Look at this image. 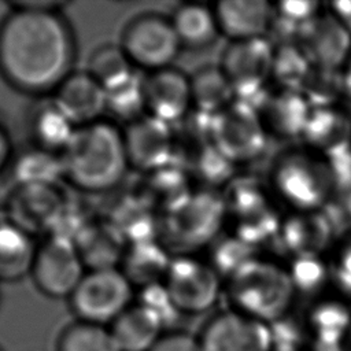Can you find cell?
Wrapping results in <instances>:
<instances>
[{
    "instance_id": "cell-21",
    "label": "cell",
    "mask_w": 351,
    "mask_h": 351,
    "mask_svg": "<svg viewBox=\"0 0 351 351\" xmlns=\"http://www.w3.org/2000/svg\"><path fill=\"white\" fill-rule=\"evenodd\" d=\"M170 21L182 48L204 49L221 34L214 8L206 4L182 3L174 10Z\"/></svg>"
},
{
    "instance_id": "cell-30",
    "label": "cell",
    "mask_w": 351,
    "mask_h": 351,
    "mask_svg": "<svg viewBox=\"0 0 351 351\" xmlns=\"http://www.w3.org/2000/svg\"><path fill=\"white\" fill-rule=\"evenodd\" d=\"M14 176L18 185H55L63 176L60 155L37 147L26 151L15 159Z\"/></svg>"
},
{
    "instance_id": "cell-17",
    "label": "cell",
    "mask_w": 351,
    "mask_h": 351,
    "mask_svg": "<svg viewBox=\"0 0 351 351\" xmlns=\"http://www.w3.org/2000/svg\"><path fill=\"white\" fill-rule=\"evenodd\" d=\"M213 8L219 33L230 41L265 37L276 18L274 4L266 0H222Z\"/></svg>"
},
{
    "instance_id": "cell-22",
    "label": "cell",
    "mask_w": 351,
    "mask_h": 351,
    "mask_svg": "<svg viewBox=\"0 0 351 351\" xmlns=\"http://www.w3.org/2000/svg\"><path fill=\"white\" fill-rule=\"evenodd\" d=\"M163 324L138 303L125 310L110 326L121 351H149L163 335Z\"/></svg>"
},
{
    "instance_id": "cell-20",
    "label": "cell",
    "mask_w": 351,
    "mask_h": 351,
    "mask_svg": "<svg viewBox=\"0 0 351 351\" xmlns=\"http://www.w3.org/2000/svg\"><path fill=\"white\" fill-rule=\"evenodd\" d=\"M18 195L12 199L8 219L26 230L38 232L58 221L62 211L60 196L55 185H18Z\"/></svg>"
},
{
    "instance_id": "cell-34",
    "label": "cell",
    "mask_w": 351,
    "mask_h": 351,
    "mask_svg": "<svg viewBox=\"0 0 351 351\" xmlns=\"http://www.w3.org/2000/svg\"><path fill=\"white\" fill-rule=\"evenodd\" d=\"M300 92L313 108L337 106L339 97L343 96L341 70L313 66Z\"/></svg>"
},
{
    "instance_id": "cell-15",
    "label": "cell",
    "mask_w": 351,
    "mask_h": 351,
    "mask_svg": "<svg viewBox=\"0 0 351 351\" xmlns=\"http://www.w3.org/2000/svg\"><path fill=\"white\" fill-rule=\"evenodd\" d=\"M335 226L326 213L291 211L281 219L274 241H277L289 258L306 255H322L333 240Z\"/></svg>"
},
{
    "instance_id": "cell-8",
    "label": "cell",
    "mask_w": 351,
    "mask_h": 351,
    "mask_svg": "<svg viewBox=\"0 0 351 351\" xmlns=\"http://www.w3.org/2000/svg\"><path fill=\"white\" fill-rule=\"evenodd\" d=\"M121 47L136 69L148 73L173 67L182 49L170 18L159 14L132 19L122 33Z\"/></svg>"
},
{
    "instance_id": "cell-32",
    "label": "cell",
    "mask_w": 351,
    "mask_h": 351,
    "mask_svg": "<svg viewBox=\"0 0 351 351\" xmlns=\"http://www.w3.org/2000/svg\"><path fill=\"white\" fill-rule=\"evenodd\" d=\"M58 351H121L111 329L106 325L77 321L63 329Z\"/></svg>"
},
{
    "instance_id": "cell-33",
    "label": "cell",
    "mask_w": 351,
    "mask_h": 351,
    "mask_svg": "<svg viewBox=\"0 0 351 351\" xmlns=\"http://www.w3.org/2000/svg\"><path fill=\"white\" fill-rule=\"evenodd\" d=\"M287 270L296 293H317L330 282L329 263L322 255L291 258Z\"/></svg>"
},
{
    "instance_id": "cell-19",
    "label": "cell",
    "mask_w": 351,
    "mask_h": 351,
    "mask_svg": "<svg viewBox=\"0 0 351 351\" xmlns=\"http://www.w3.org/2000/svg\"><path fill=\"white\" fill-rule=\"evenodd\" d=\"M302 138L324 158L343 154L351 149V115L339 106L313 108Z\"/></svg>"
},
{
    "instance_id": "cell-23",
    "label": "cell",
    "mask_w": 351,
    "mask_h": 351,
    "mask_svg": "<svg viewBox=\"0 0 351 351\" xmlns=\"http://www.w3.org/2000/svg\"><path fill=\"white\" fill-rule=\"evenodd\" d=\"M37 245L30 233L8 218L0 221V281H18L30 274Z\"/></svg>"
},
{
    "instance_id": "cell-25",
    "label": "cell",
    "mask_w": 351,
    "mask_h": 351,
    "mask_svg": "<svg viewBox=\"0 0 351 351\" xmlns=\"http://www.w3.org/2000/svg\"><path fill=\"white\" fill-rule=\"evenodd\" d=\"M29 126L34 147L59 155L67 147L77 129L53 100L34 108Z\"/></svg>"
},
{
    "instance_id": "cell-26",
    "label": "cell",
    "mask_w": 351,
    "mask_h": 351,
    "mask_svg": "<svg viewBox=\"0 0 351 351\" xmlns=\"http://www.w3.org/2000/svg\"><path fill=\"white\" fill-rule=\"evenodd\" d=\"M307 324L317 343L341 344L351 332V310L340 299H322L310 308Z\"/></svg>"
},
{
    "instance_id": "cell-16",
    "label": "cell",
    "mask_w": 351,
    "mask_h": 351,
    "mask_svg": "<svg viewBox=\"0 0 351 351\" xmlns=\"http://www.w3.org/2000/svg\"><path fill=\"white\" fill-rule=\"evenodd\" d=\"M53 103L78 128L101 119L107 95L88 71H73L52 92Z\"/></svg>"
},
{
    "instance_id": "cell-36",
    "label": "cell",
    "mask_w": 351,
    "mask_h": 351,
    "mask_svg": "<svg viewBox=\"0 0 351 351\" xmlns=\"http://www.w3.org/2000/svg\"><path fill=\"white\" fill-rule=\"evenodd\" d=\"M328 263L330 282L344 296L351 298V229L333 245Z\"/></svg>"
},
{
    "instance_id": "cell-40",
    "label": "cell",
    "mask_w": 351,
    "mask_h": 351,
    "mask_svg": "<svg viewBox=\"0 0 351 351\" xmlns=\"http://www.w3.org/2000/svg\"><path fill=\"white\" fill-rule=\"evenodd\" d=\"M16 8H29V10H48V11H62L66 3L62 1H15L10 4Z\"/></svg>"
},
{
    "instance_id": "cell-10",
    "label": "cell",
    "mask_w": 351,
    "mask_h": 351,
    "mask_svg": "<svg viewBox=\"0 0 351 351\" xmlns=\"http://www.w3.org/2000/svg\"><path fill=\"white\" fill-rule=\"evenodd\" d=\"M86 271L74 240L52 234L37 245L30 276L41 293L63 299L73 295Z\"/></svg>"
},
{
    "instance_id": "cell-28",
    "label": "cell",
    "mask_w": 351,
    "mask_h": 351,
    "mask_svg": "<svg viewBox=\"0 0 351 351\" xmlns=\"http://www.w3.org/2000/svg\"><path fill=\"white\" fill-rule=\"evenodd\" d=\"M86 71L107 92L129 81L136 74V67L121 45L104 44L92 52Z\"/></svg>"
},
{
    "instance_id": "cell-24",
    "label": "cell",
    "mask_w": 351,
    "mask_h": 351,
    "mask_svg": "<svg viewBox=\"0 0 351 351\" xmlns=\"http://www.w3.org/2000/svg\"><path fill=\"white\" fill-rule=\"evenodd\" d=\"M192 106L200 115L214 117L234 100V89L219 66H204L191 77Z\"/></svg>"
},
{
    "instance_id": "cell-4",
    "label": "cell",
    "mask_w": 351,
    "mask_h": 351,
    "mask_svg": "<svg viewBox=\"0 0 351 351\" xmlns=\"http://www.w3.org/2000/svg\"><path fill=\"white\" fill-rule=\"evenodd\" d=\"M269 186L291 211H321L337 196L328 160L304 145L274 158Z\"/></svg>"
},
{
    "instance_id": "cell-14",
    "label": "cell",
    "mask_w": 351,
    "mask_h": 351,
    "mask_svg": "<svg viewBox=\"0 0 351 351\" xmlns=\"http://www.w3.org/2000/svg\"><path fill=\"white\" fill-rule=\"evenodd\" d=\"M170 128L147 114L128 123L123 140L129 166L144 171H156L165 167L174 151Z\"/></svg>"
},
{
    "instance_id": "cell-5",
    "label": "cell",
    "mask_w": 351,
    "mask_h": 351,
    "mask_svg": "<svg viewBox=\"0 0 351 351\" xmlns=\"http://www.w3.org/2000/svg\"><path fill=\"white\" fill-rule=\"evenodd\" d=\"M273 58L274 45L266 37L229 43L219 67L230 81L236 100L259 108L270 92Z\"/></svg>"
},
{
    "instance_id": "cell-29",
    "label": "cell",
    "mask_w": 351,
    "mask_h": 351,
    "mask_svg": "<svg viewBox=\"0 0 351 351\" xmlns=\"http://www.w3.org/2000/svg\"><path fill=\"white\" fill-rule=\"evenodd\" d=\"M313 64L296 43L274 45L271 81L278 89L302 90Z\"/></svg>"
},
{
    "instance_id": "cell-27",
    "label": "cell",
    "mask_w": 351,
    "mask_h": 351,
    "mask_svg": "<svg viewBox=\"0 0 351 351\" xmlns=\"http://www.w3.org/2000/svg\"><path fill=\"white\" fill-rule=\"evenodd\" d=\"M122 261L123 267L119 269L132 284H140L141 287L162 282L170 263L165 252L147 240L137 241L133 248L130 247Z\"/></svg>"
},
{
    "instance_id": "cell-13",
    "label": "cell",
    "mask_w": 351,
    "mask_h": 351,
    "mask_svg": "<svg viewBox=\"0 0 351 351\" xmlns=\"http://www.w3.org/2000/svg\"><path fill=\"white\" fill-rule=\"evenodd\" d=\"M296 44L314 67L341 70L351 58V33L329 11L307 23Z\"/></svg>"
},
{
    "instance_id": "cell-3",
    "label": "cell",
    "mask_w": 351,
    "mask_h": 351,
    "mask_svg": "<svg viewBox=\"0 0 351 351\" xmlns=\"http://www.w3.org/2000/svg\"><path fill=\"white\" fill-rule=\"evenodd\" d=\"M225 292L232 310L267 325L287 317L298 295L287 266L261 256L226 278Z\"/></svg>"
},
{
    "instance_id": "cell-18",
    "label": "cell",
    "mask_w": 351,
    "mask_h": 351,
    "mask_svg": "<svg viewBox=\"0 0 351 351\" xmlns=\"http://www.w3.org/2000/svg\"><path fill=\"white\" fill-rule=\"evenodd\" d=\"M311 111L302 92L278 88L270 90L258 108L267 134L285 140L303 136Z\"/></svg>"
},
{
    "instance_id": "cell-39",
    "label": "cell",
    "mask_w": 351,
    "mask_h": 351,
    "mask_svg": "<svg viewBox=\"0 0 351 351\" xmlns=\"http://www.w3.org/2000/svg\"><path fill=\"white\" fill-rule=\"evenodd\" d=\"M329 12L333 14L351 33V1H336L329 5Z\"/></svg>"
},
{
    "instance_id": "cell-31",
    "label": "cell",
    "mask_w": 351,
    "mask_h": 351,
    "mask_svg": "<svg viewBox=\"0 0 351 351\" xmlns=\"http://www.w3.org/2000/svg\"><path fill=\"white\" fill-rule=\"evenodd\" d=\"M74 243L89 270L117 267V262L123 258L115 230L106 226L84 230L82 237Z\"/></svg>"
},
{
    "instance_id": "cell-44",
    "label": "cell",
    "mask_w": 351,
    "mask_h": 351,
    "mask_svg": "<svg viewBox=\"0 0 351 351\" xmlns=\"http://www.w3.org/2000/svg\"><path fill=\"white\" fill-rule=\"evenodd\" d=\"M347 340H350V343H351V332H350V335H348V337H347ZM350 351H351V348H350Z\"/></svg>"
},
{
    "instance_id": "cell-43",
    "label": "cell",
    "mask_w": 351,
    "mask_h": 351,
    "mask_svg": "<svg viewBox=\"0 0 351 351\" xmlns=\"http://www.w3.org/2000/svg\"><path fill=\"white\" fill-rule=\"evenodd\" d=\"M343 74V96H347L351 100V58L341 69Z\"/></svg>"
},
{
    "instance_id": "cell-38",
    "label": "cell",
    "mask_w": 351,
    "mask_h": 351,
    "mask_svg": "<svg viewBox=\"0 0 351 351\" xmlns=\"http://www.w3.org/2000/svg\"><path fill=\"white\" fill-rule=\"evenodd\" d=\"M149 351H202L199 337L188 332L163 333Z\"/></svg>"
},
{
    "instance_id": "cell-42",
    "label": "cell",
    "mask_w": 351,
    "mask_h": 351,
    "mask_svg": "<svg viewBox=\"0 0 351 351\" xmlns=\"http://www.w3.org/2000/svg\"><path fill=\"white\" fill-rule=\"evenodd\" d=\"M336 197H340V200L336 202L333 199L332 203L335 204L336 208H339V211H341V217L344 218V222L351 225V189L337 195Z\"/></svg>"
},
{
    "instance_id": "cell-6",
    "label": "cell",
    "mask_w": 351,
    "mask_h": 351,
    "mask_svg": "<svg viewBox=\"0 0 351 351\" xmlns=\"http://www.w3.org/2000/svg\"><path fill=\"white\" fill-rule=\"evenodd\" d=\"M133 284L119 267L88 270L69 298L80 321L112 324L132 306Z\"/></svg>"
},
{
    "instance_id": "cell-41",
    "label": "cell",
    "mask_w": 351,
    "mask_h": 351,
    "mask_svg": "<svg viewBox=\"0 0 351 351\" xmlns=\"http://www.w3.org/2000/svg\"><path fill=\"white\" fill-rule=\"evenodd\" d=\"M11 138L5 128L0 123V170H3L11 162Z\"/></svg>"
},
{
    "instance_id": "cell-11",
    "label": "cell",
    "mask_w": 351,
    "mask_h": 351,
    "mask_svg": "<svg viewBox=\"0 0 351 351\" xmlns=\"http://www.w3.org/2000/svg\"><path fill=\"white\" fill-rule=\"evenodd\" d=\"M197 337L202 351H273L270 325L234 310L214 315Z\"/></svg>"
},
{
    "instance_id": "cell-7",
    "label": "cell",
    "mask_w": 351,
    "mask_h": 351,
    "mask_svg": "<svg viewBox=\"0 0 351 351\" xmlns=\"http://www.w3.org/2000/svg\"><path fill=\"white\" fill-rule=\"evenodd\" d=\"M210 143L233 165L258 159L266 148L267 132L256 108L234 100L210 118Z\"/></svg>"
},
{
    "instance_id": "cell-12",
    "label": "cell",
    "mask_w": 351,
    "mask_h": 351,
    "mask_svg": "<svg viewBox=\"0 0 351 351\" xmlns=\"http://www.w3.org/2000/svg\"><path fill=\"white\" fill-rule=\"evenodd\" d=\"M145 114L167 125L184 121L192 106L191 77L169 67L143 78Z\"/></svg>"
},
{
    "instance_id": "cell-37",
    "label": "cell",
    "mask_w": 351,
    "mask_h": 351,
    "mask_svg": "<svg viewBox=\"0 0 351 351\" xmlns=\"http://www.w3.org/2000/svg\"><path fill=\"white\" fill-rule=\"evenodd\" d=\"M137 303L149 310L155 317H158L165 328L173 324L180 315L162 282L143 287Z\"/></svg>"
},
{
    "instance_id": "cell-9",
    "label": "cell",
    "mask_w": 351,
    "mask_h": 351,
    "mask_svg": "<svg viewBox=\"0 0 351 351\" xmlns=\"http://www.w3.org/2000/svg\"><path fill=\"white\" fill-rule=\"evenodd\" d=\"M162 284L178 313L191 315L210 310L223 291L214 266L189 255L170 261Z\"/></svg>"
},
{
    "instance_id": "cell-2",
    "label": "cell",
    "mask_w": 351,
    "mask_h": 351,
    "mask_svg": "<svg viewBox=\"0 0 351 351\" xmlns=\"http://www.w3.org/2000/svg\"><path fill=\"white\" fill-rule=\"evenodd\" d=\"M60 159L63 176L90 193L112 189L129 169L123 132L104 119L78 126Z\"/></svg>"
},
{
    "instance_id": "cell-1",
    "label": "cell",
    "mask_w": 351,
    "mask_h": 351,
    "mask_svg": "<svg viewBox=\"0 0 351 351\" xmlns=\"http://www.w3.org/2000/svg\"><path fill=\"white\" fill-rule=\"evenodd\" d=\"M75 45L60 11L11 7L0 25V73L14 88L53 92L73 73Z\"/></svg>"
},
{
    "instance_id": "cell-35",
    "label": "cell",
    "mask_w": 351,
    "mask_h": 351,
    "mask_svg": "<svg viewBox=\"0 0 351 351\" xmlns=\"http://www.w3.org/2000/svg\"><path fill=\"white\" fill-rule=\"evenodd\" d=\"M107 111L114 117L126 121H136L145 114L143 78L134 74L125 84L107 90Z\"/></svg>"
},
{
    "instance_id": "cell-45",
    "label": "cell",
    "mask_w": 351,
    "mask_h": 351,
    "mask_svg": "<svg viewBox=\"0 0 351 351\" xmlns=\"http://www.w3.org/2000/svg\"><path fill=\"white\" fill-rule=\"evenodd\" d=\"M0 351H3V348H1V347H0Z\"/></svg>"
}]
</instances>
